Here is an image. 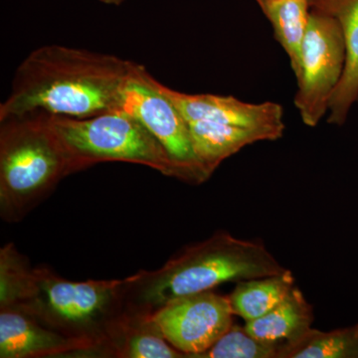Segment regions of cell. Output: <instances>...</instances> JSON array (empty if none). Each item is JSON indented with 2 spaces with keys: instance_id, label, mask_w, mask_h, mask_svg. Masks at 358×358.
Here are the masks:
<instances>
[{
  "instance_id": "1",
  "label": "cell",
  "mask_w": 358,
  "mask_h": 358,
  "mask_svg": "<svg viewBox=\"0 0 358 358\" xmlns=\"http://www.w3.org/2000/svg\"><path fill=\"white\" fill-rule=\"evenodd\" d=\"M126 279L66 280L47 266L32 268L13 243L0 251V308L24 312L81 343L92 357L129 310Z\"/></svg>"
},
{
  "instance_id": "2",
  "label": "cell",
  "mask_w": 358,
  "mask_h": 358,
  "mask_svg": "<svg viewBox=\"0 0 358 358\" xmlns=\"http://www.w3.org/2000/svg\"><path fill=\"white\" fill-rule=\"evenodd\" d=\"M136 65L86 49L40 47L16 70L0 121L33 112L87 119L120 109Z\"/></svg>"
},
{
  "instance_id": "3",
  "label": "cell",
  "mask_w": 358,
  "mask_h": 358,
  "mask_svg": "<svg viewBox=\"0 0 358 358\" xmlns=\"http://www.w3.org/2000/svg\"><path fill=\"white\" fill-rule=\"evenodd\" d=\"M286 270L260 242L217 232L186 247L162 267L127 278V306L129 312L152 315L181 296Z\"/></svg>"
},
{
  "instance_id": "4",
  "label": "cell",
  "mask_w": 358,
  "mask_h": 358,
  "mask_svg": "<svg viewBox=\"0 0 358 358\" xmlns=\"http://www.w3.org/2000/svg\"><path fill=\"white\" fill-rule=\"evenodd\" d=\"M81 171L52 122L33 112L0 121V215L20 222L63 178Z\"/></svg>"
},
{
  "instance_id": "5",
  "label": "cell",
  "mask_w": 358,
  "mask_h": 358,
  "mask_svg": "<svg viewBox=\"0 0 358 358\" xmlns=\"http://www.w3.org/2000/svg\"><path fill=\"white\" fill-rule=\"evenodd\" d=\"M52 122L81 171L100 162H122L180 178L164 145L122 108L87 119L52 115Z\"/></svg>"
},
{
  "instance_id": "6",
  "label": "cell",
  "mask_w": 358,
  "mask_h": 358,
  "mask_svg": "<svg viewBox=\"0 0 358 358\" xmlns=\"http://www.w3.org/2000/svg\"><path fill=\"white\" fill-rule=\"evenodd\" d=\"M345 65V45L338 20L312 9L301 47V73L294 105L303 124L315 127L329 110V102Z\"/></svg>"
},
{
  "instance_id": "7",
  "label": "cell",
  "mask_w": 358,
  "mask_h": 358,
  "mask_svg": "<svg viewBox=\"0 0 358 358\" xmlns=\"http://www.w3.org/2000/svg\"><path fill=\"white\" fill-rule=\"evenodd\" d=\"M122 108L138 117L164 145L178 169L179 180L197 185L210 178L195 154L185 117L143 65H136L127 84Z\"/></svg>"
},
{
  "instance_id": "8",
  "label": "cell",
  "mask_w": 358,
  "mask_h": 358,
  "mask_svg": "<svg viewBox=\"0 0 358 358\" xmlns=\"http://www.w3.org/2000/svg\"><path fill=\"white\" fill-rule=\"evenodd\" d=\"M152 317L166 341L188 358H199L234 324L229 296L213 291L169 301Z\"/></svg>"
},
{
  "instance_id": "9",
  "label": "cell",
  "mask_w": 358,
  "mask_h": 358,
  "mask_svg": "<svg viewBox=\"0 0 358 358\" xmlns=\"http://www.w3.org/2000/svg\"><path fill=\"white\" fill-rule=\"evenodd\" d=\"M159 91L167 96L186 120L236 124L263 131L270 141H277L284 134V110L279 103L242 102L232 96L212 94L181 93L157 81Z\"/></svg>"
},
{
  "instance_id": "10",
  "label": "cell",
  "mask_w": 358,
  "mask_h": 358,
  "mask_svg": "<svg viewBox=\"0 0 358 358\" xmlns=\"http://www.w3.org/2000/svg\"><path fill=\"white\" fill-rule=\"evenodd\" d=\"M81 343L15 308H0V357H79Z\"/></svg>"
},
{
  "instance_id": "11",
  "label": "cell",
  "mask_w": 358,
  "mask_h": 358,
  "mask_svg": "<svg viewBox=\"0 0 358 358\" xmlns=\"http://www.w3.org/2000/svg\"><path fill=\"white\" fill-rule=\"evenodd\" d=\"M312 6L334 16L343 30L345 70L329 106V122L341 126L358 101V0H312Z\"/></svg>"
},
{
  "instance_id": "12",
  "label": "cell",
  "mask_w": 358,
  "mask_h": 358,
  "mask_svg": "<svg viewBox=\"0 0 358 358\" xmlns=\"http://www.w3.org/2000/svg\"><path fill=\"white\" fill-rule=\"evenodd\" d=\"M92 357L183 358L164 338L152 315L129 312Z\"/></svg>"
},
{
  "instance_id": "13",
  "label": "cell",
  "mask_w": 358,
  "mask_h": 358,
  "mask_svg": "<svg viewBox=\"0 0 358 358\" xmlns=\"http://www.w3.org/2000/svg\"><path fill=\"white\" fill-rule=\"evenodd\" d=\"M313 320L312 305L303 292L294 287L277 307L263 317L246 322L245 327L256 338L281 345L282 358L289 346L298 343L312 329Z\"/></svg>"
},
{
  "instance_id": "14",
  "label": "cell",
  "mask_w": 358,
  "mask_h": 358,
  "mask_svg": "<svg viewBox=\"0 0 358 358\" xmlns=\"http://www.w3.org/2000/svg\"><path fill=\"white\" fill-rule=\"evenodd\" d=\"M195 154L206 173L212 176L228 157L257 141H270L259 129L208 121L187 122Z\"/></svg>"
},
{
  "instance_id": "15",
  "label": "cell",
  "mask_w": 358,
  "mask_h": 358,
  "mask_svg": "<svg viewBox=\"0 0 358 358\" xmlns=\"http://www.w3.org/2000/svg\"><path fill=\"white\" fill-rule=\"evenodd\" d=\"M294 288L293 273L287 268L281 274L238 282L228 296L234 315L248 322L277 307Z\"/></svg>"
},
{
  "instance_id": "16",
  "label": "cell",
  "mask_w": 358,
  "mask_h": 358,
  "mask_svg": "<svg viewBox=\"0 0 358 358\" xmlns=\"http://www.w3.org/2000/svg\"><path fill=\"white\" fill-rule=\"evenodd\" d=\"M274 29L275 38L289 56L298 78L301 73V47L310 22V0H266L259 6Z\"/></svg>"
},
{
  "instance_id": "17",
  "label": "cell",
  "mask_w": 358,
  "mask_h": 358,
  "mask_svg": "<svg viewBox=\"0 0 358 358\" xmlns=\"http://www.w3.org/2000/svg\"><path fill=\"white\" fill-rule=\"evenodd\" d=\"M282 358H358V322L331 331L310 329Z\"/></svg>"
},
{
  "instance_id": "18",
  "label": "cell",
  "mask_w": 358,
  "mask_h": 358,
  "mask_svg": "<svg viewBox=\"0 0 358 358\" xmlns=\"http://www.w3.org/2000/svg\"><path fill=\"white\" fill-rule=\"evenodd\" d=\"M282 346L251 336L246 327L233 326L199 358H281Z\"/></svg>"
},
{
  "instance_id": "19",
  "label": "cell",
  "mask_w": 358,
  "mask_h": 358,
  "mask_svg": "<svg viewBox=\"0 0 358 358\" xmlns=\"http://www.w3.org/2000/svg\"><path fill=\"white\" fill-rule=\"evenodd\" d=\"M100 1L107 4V6H119L124 3L126 0H100Z\"/></svg>"
},
{
  "instance_id": "20",
  "label": "cell",
  "mask_w": 358,
  "mask_h": 358,
  "mask_svg": "<svg viewBox=\"0 0 358 358\" xmlns=\"http://www.w3.org/2000/svg\"><path fill=\"white\" fill-rule=\"evenodd\" d=\"M256 1H257V3L259 4V6H261V4H262L263 2H265L266 0H256ZM310 2H312V0H310Z\"/></svg>"
}]
</instances>
